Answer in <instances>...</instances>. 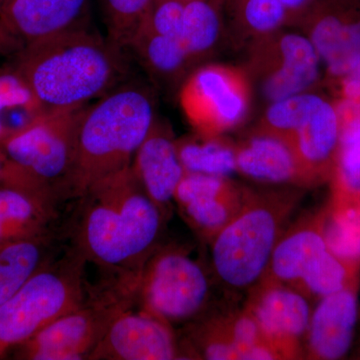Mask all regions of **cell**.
<instances>
[{"label":"cell","instance_id":"1","mask_svg":"<svg viewBox=\"0 0 360 360\" xmlns=\"http://www.w3.org/2000/svg\"><path fill=\"white\" fill-rule=\"evenodd\" d=\"M80 201L73 246L110 274L137 271L160 245L165 217L131 165L96 182Z\"/></svg>","mask_w":360,"mask_h":360},{"label":"cell","instance_id":"2","mask_svg":"<svg viewBox=\"0 0 360 360\" xmlns=\"http://www.w3.org/2000/svg\"><path fill=\"white\" fill-rule=\"evenodd\" d=\"M124 49L78 26L13 58L46 115L78 110L110 92L127 75Z\"/></svg>","mask_w":360,"mask_h":360},{"label":"cell","instance_id":"3","mask_svg":"<svg viewBox=\"0 0 360 360\" xmlns=\"http://www.w3.org/2000/svg\"><path fill=\"white\" fill-rule=\"evenodd\" d=\"M155 120L153 94L137 84L111 89L85 106L61 200H79L96 182L129 167Z\"/></svg>","mask_w":360,"mask_h":360},{"label":"cell","instance_id":"4","mask_svg":"<svg viewBox=\"0 0 360 360\" xmlns=\"http://www.w3.org/2000/svg\"><path fill=\"white\" fill-rule=\"evenodd\" d=\"M303 188L251 191L240 212L213 238L212 276L231 293L250 292L264 277Z\"/></svg>","mask_w":360,"mask_h":360},{"label":"cell","instance_id":"5","mask_svg":"<svg viewBox=\"0 0 360 360\" xmlns=\"http://www.w3.org/2000/svg\"><path fill=\"white\" fill-rule=\"evenodd\" d=\"M86 264L82 253L72 246L0 303V359L9 356L47 324L82 304L89 291L84 279Z\"/></svg>","mask_w":360,"mask_h":360},{"label":"cell","instance_id":"6","mask_svg":"<svg viewBox=\"0 0 360 360\" xmlns=\"http://www.w3.org/2000/svg\"><path fill=\"white\" fill-rule=\"evenodd\" d=\"M134 274H120L101 288L89 290L82 304L15 348L20 360H87L111 322L135 307Z\"/></svg>","mask_w":360,"mask_h":360},{"label":"cell","instance_id":"7","mask_svg":"<svg viewBox=\"0 0 360 360\" xmlns=\"http://www.w3.org/2000/svg\"><path fill=\"white\" fill-rule=\"evenodd\" d=\"M134 285L135 307L172 328L212 309V277L180 246L158 245L134 271Z\"/></svg>","mask_w":360,"mask_h":360},{"label":"cell","instance_id":"8","mask_svg":"<svg viewBox=\"0 0 360 360\" xmlns=\"http://www.w3.org/2000/svg\"><path fill=\"white\" fill-rule=\"evenodd\" d=\"M245 70L269 103L314 91L323 65L310 40L300 32L281 30L248 45Z\"/></svg>","mask_w":360,"mask_h":360},{"label":"cell","instance_id":"9","mask_svg":"<svg viewBox=\"0 0 360 360\" xmlns=\"http://www.w3.org/2000/svg\"><path fill=\"white\" fill-rule=\"evenodd\" d=\"M252 84L245 68L206 65L195 68L179 89L186 120L203 135H224L238 127L250 111Z\"/></svg>","mask_w":360,"mask_h":360},{"label":"cell","instance_id":"10","mask_svg":"<svg viewBox=\"0 0 360 360\" xmlns=\"http://www.w3.org/2000/svg\"><path fill=\"white\" fill-rule=\"evenodd\" d=\"M84 108L45 115L0 146L9 160L49 189L58 201L72 168Z\"/></svg>","mask_w":360,"mask_h":360},{"label":"cell","instance_id":"11","mask_svg":"<svg viewBox=\"0 0 360 360\" xmlns=\"http://www.w3.org/2000/svg\"><path fill=\"white\" fill-rule=\"evenodd\" d=\"M314 45L329 84L360 63V0H315L297 26Z\"/></svg>","mask_w":360,"mask_h":360},{"label":"cell","instance_id":"12","mask_svg":"<svg viewBox=\"0 0 360 360\" xmlns=\"http://www.w3.org/2000/svg\"><path fill=\"white\" fill-rule=\"evenodd\" d=\"M309 300L295 288L264 281H259L248 292L245 307L257 319L279 359L303 356L312 314Z\"/></svg>","mask_w":360,"mask_h":360},{"label":"cell","instance_id":"13","mask_svg":"<svg viewBox=\"0 0 360 360\" xmlns=\"http://www.w3.org/2000/svg\"><path fill=\"white\" fill-rule=\"evenodd\" d=\"M89 0H13L0 13V56L85 25Z\"/></svg>","mask_w":360,"mask_h":360},{"label":"cell","instance_id":"14","mask_svg":"<svg viewBox=\"0 0 360 360\" xmlns=\"http://www.w3.org/2000/svg\"><path fill=\"white\" fill-rule=\"evenodd\" d=\"M250 191L229 176L186 172L175 191L174 203L198 238L210 243L240 212Z\"/></svg>","mask_w":360,"mask_h":360},{"label":"cell","instance_id":"15","mask_svg":"<svg viewBox=\"0 0 360 360\" xmlns=\"http://www.w3.org/2000/svg\"><path fill=\"white\" fill-rule=\"evenodd\" d=\"M132 309L115 317L87 360L184 359L172 326Z\"/></svg>","mask_w":360,"mask_h":360},{"label":"cell","instance_id":"16","mask_svg":"<svg viewBox=\"0 0 360 360\" xmlns=\"http://www.w3.org/2000/svg\"><path fill=\"white\" fill-rule=\"evenodd\" d=\"M341 123L335 99L321 101L292 134V149L307 187L330 181L340 155Z\"/></svg>","mask_w":360,"mask_h":360},{"label":"cell","instance_id":"17","mask_svg":"<svg viewBox=\"0 0 360 360\" xmlns=\"http://www.w3.org/2000/svg\"><path fill=\"white\" fill-rule=\"evenodd\" d=\"M360 277L349 285L321 298L312 309L303 356L336 360L347 354L359 319Z\"/></svg>","mask_w":360,"mask_h":360},{"label":"cell","instance_id":"18","mask_svg":"<svg viewBox=\"0 0 360 360\" xmlns=\"http://www.w3.org/2000/svg\"><path fill=\"white\" fill-rule=\"evenodd\" d=\"M131 167L149 198L167 219L186 170L180 162L172 132L156 118L137 149Z\"/></svg>","mask_w":360,"mask_h":360},{"label":"cell","instance_id":"19","mask_svg":"<svg viewBox=\"0 0 360 360\" xmlns=\"http://www.w3.org/2000/svg\"><path fill=\"white\" fill-rule=\"evenodd\" d=\"M326 210L305 215L283 231L262 281L295 288L312 262L329 248Z\"/></svg>","mask_w":360,"mask_h":360},{"label":"cell","instance_id":"20","mask_svg":"<svg viewBox=\"0 0 360 360\" xmlns=\"http://www.w3.org/2000/svg\"><path fill=\"white\" fill-rule=\"evenodd\" d=\"M236 167L255 181L307 188L292 149L272 135L253 131L236 143Z\"/></svg>","mask_w":360,"mask_h":360},{"label":"cell","instance_id":"21","mask_svg":"<svg viewBox=\"0 0 360 360\" xmlns=\"http://www.w3.org/2000/svg\"><path fill=\"white\" fill-rule=\"evenodd\" d=\"M315 0H225L232 32L246 46L285 28L296 27Z\"/></svg>","mask_w":360,"mask_h":360},{"label":"cell","instance_id":"22","mask_svg":"<svg viewBox=\"0 0 360 360\" xmlns=\"http://www.w3.org/2000/svg\"><path fill=\"white\" fill-rule=\"evenodd\" d=\"M56 206L41 196L0 186V245L49 236Z\"/></svg>","mask_w":360,"mask_h":360},{"label":"cell","instance_id":"23","mask_svg":"<svg viewBox=\"0 0 360 360\" xmlns=\"http://www.w3.org/2000/svg\"><path fill=\"white\" fill-rule=\"evenodd\" d=\"M129 49L151 77L163 84L184 82L193 68L184 47L177 39L141 26Z\"/></svg>","mask_w":360,"mask_h":360},{"label":"cell","instance_id":"24","mask_svg":"<svg viewBox=\"0 0 360 360\" xmlns=\"http://www.w3.org/2000/svg\"><path fill=\"white\" fill-rule=\"evenodd\" d=\"M53 234L0 245V303L52 260Z\"/></svg>","mask_w":360,"mask_h":360},{"label":"cell","instance_id":"25","mask_svg":"<svg viewBox=\"0 0 360 360\" xmlns=\"http://www.w3.org/2000/svg\"><path fill=\"white\" fill-rule=\"evenodd\" d=\"M47 115L30 85L13 68H0V146Z\"/></svg>","mask_w":360,"mask_h":360},{"label":"cell","instance_id":"26","mask_svg":"<svg viewBox=\"0 0 360 360\" xmlns=\"http://www.w3.org/2000/svg\"><path fill=\"white\" fill-rule=\"evenodd\" d=\"M222 4L217 0H187L179 40L193 66L217 49L222 32Z\"/></svg>","mask_w":360,"mask_h":360},{"label":"cell","instance_id":"27","mask_svg":"<svg viewBox=\"0 0 360 360\" xmlns=\"http://www.w3.org/2000/svg\"><path fill=\"white\" fill-rule=\"evenodd\" d=\"M175 146L186 172L229 176L236 172V143L224 135L195 134L175 139Z\"/></svg>","mask_w":360,"mask_h":360},{"label":"cell","instance_id":"28","mask_svg":"<svg viewBox=\"0 0 360 360\" xmlns=\"http://www.w3.org/2000/svg\"><path fill=\"white\" fill-rule=\"evenodd\" d=\"M359 277V262L345 259L329 248L312 262L295 288L307 297L321 300L343 290Z\"/></svg>","mask_w":360,"mask_h":360},{"label":"cell","instance_id":"29","mask_svg":"<svg viewBox=\"0 0 360 360\" xmlns=\"http://www.w3.org/2000/svg\"><path fill=\"white\" fill-rule=\"evenodd\" d=\"M324 98L323 94L314 90L270 103L255 132L272 135L288 144L295 130Z\"/></svg>","mask_w":360,"mask_h":360},{"label":"cell","instance_id":"30","mask_svg":"<svg viewBox=\"0 0 360 360\" xmlns=\"http://www.w3.org/2000/svg\"><path fill=\"white\" fill-rule=\"evenodd\" d=\"M326 210L329 248L340 257L360 264V202H331Z\"/></svg>","mask_w":360,"mask_h":360},{"label":"cell","instance_id":"31","mask_svg":"<svg viewBox=\"0 0 360 360\" xmlns=\"http://www.w3.org/2000/svg\"><path fill=\"white\" fill-rule=\"evenodd\" d=\"M225 319L238 359H279L274 348L265 340L257 319L245 307L243 309L225 312Z\"/></svg>","mask_w":360,"mask_h":360},{"label":"cell","instance_id":"32","mask_svg":"<svg viewBox=\"0 0 360 360\" xmlns=\"http://www.w3.org/2000/svg\"><path fill=\"white\" fill-rule=\"evenodd\" d=\"M108 39L120 49H129L141 27L151 0H101Z\"/></svg>","mask_w":360,"mask_h":360},{"label":"cell","instance_id":"33","mask_svg":"<svg viewBox=\"0 0 360 360\" xmlns=\"http://www.w3.org/2000/svg\"><path fill=\"white\" fill-rule=\"evenodd\" d=\"M186 1L187 0H151L141 26L179 40Z\"/></svg>","mask_w":360,"mask_h":360},{"label":"cell","instance_id":"34","mask_svg":"<svg viewBox=\"0 0 360 360\" xmlns=\"http://www.w3.org/2000/svg\"><path fill=\"white\" fill-rule=\"evenodd\" d=\"M0 186L16 187L51 200L52 193L32 175L9 160L0 149Z\"/></svg>","mask_w":360,"mask_h":360},{"label":"cell","instance_id":"35","mask_svg":"<svg viewBox=\"0 0 360 360\" xmlns=\"http://www.w3.org/2000/svg\"><path fill=\"white\" fill-rule=\"evenodd\" d=\"M13 1V0H0V13H1V11Z\"/></svg>","mask_w":360,"mask_h":360},{"label":"cell","instance_id":"36","mask_svg":"<svg viewBox=\"0 0 360 360\" xmlns=\"http://www.w3.org/2000/svg\"><path fill=\"white\" fill-rule=\"evenodd\" d=\"M349 75H354V77H356L357 78H359V79H360V63L359 66H357V68H355L354 71H352V73H349Z\"/></svg>","mask_w":360,"mask_h":360},{"label":"cell","instance_id":"37","mask_svg":"<svg viewBox=\"0 0 360 360\" xmlns=\"http://www.w3.org/2000/svg\"><path fill=\"white\" fill-rule=\"evenodd\" d=\"M217 1H219V2H220V4H222V6H224V4L225 0H217Z\"/></svg>","mask_w":360,"mask_h":360}]
</instances>
